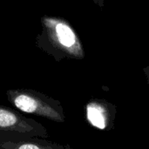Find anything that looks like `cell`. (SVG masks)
<instances>
[{"instance_id":"obj_2","label":"cell","mask_w":149,"mask_h":149,"mask_svg":"<svg viewBox=\"0 0 149 149\" xmlns=\"http://www.w3.org/2000/svg\"><path fill=\"white\" fill-rule=\"evenodd\" d=\"M10 104L17 111L62 123L65 117L61 103L32 89H10L6 91Z\"/></svg>"},{"instance_id":"obj_5","label":"cell","mask_w":149,"mask_h":149,"mask_svg":"<svg viewBox=\"0 0 149 149\" xmlns=\"http://www.w3.org/2000/svg\"><path fill=\"white\" fill-rule=\"evenodd\" d=\"M87 120L95 127L100 130H106L108 127L111 117H113L111 112H114V107L105 100H93L86 106Z\"/></svg>"},{"instance_id":"obj_6","label":"cell","mask_w":149,"mask_h":149,"mask_svg":"<svg viewBox=\"0 0 149 149\" xmlns=\"http://www.w3.org/2000/svg\"><path fill=\"white\" fill-rule=\"evenodd\" d=\"M91 1L101 9L104 8V6H105V1L106 0H91Z\"/></svg>"},{"instance_id":"obj_1","label":"cell","mask_w":149,"mask_h":149,"mask_svg":"<svg viewBox=\"0 0 149 149\" xmlns=\"http://www.w3.org/2000/svg\"><path fill=\"white\" fill-rule=\"evenodd\" d=\"M41 32L37 45L57 62L62 59H84L86 52L82 41L71 23L58 16L41 17Z\"/></svg>"},{"instance_id":"obj_3","label":"cell","mask_w":149,"mask_h":149,"mask_svg":"<svg viewBox=\"0 0 149 149\" xmlns=\"http://www.w3.org/2000/svg\"><path fill=\"white\" fill-rule=\"evenodd\" d=\"M0 136H29L47 139L48 130L15 108L0 105Z\"/></svg>"},{"instance_id":"obj_4","label":"cell","mask_w":149,"mask_h":149,"mask_svg":"<svg viewBox=\"0 0 149 149\" xmlns=\"http://www.w3.org/2000/svg\"><path fill=\"white\" fill-rule=\"evenodd\" d=\"M0 149H72L46 139L29 136H0Z\"/></svg>"}]
</instances>
